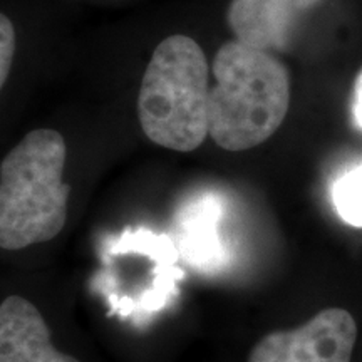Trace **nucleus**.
Listing matches in <instances>:
<instances>
[{
	"instance_id": "1",
	"label": "nucleus",
	"mask_w": 362,
	"mask_h": 362,
	"mask_svg": "<svg viewBox=\"0 0 362 362\" xmlns=\"http://www.w3.org/2000/svg\"><path fill=\"white\" fill-rule=\"evenodd\" d=\"M210 136L221 149L245 151L282 126L291 106V76L279 59L230 40L214 59Z\"/></svg>"
},
{
	"instance_id": "2",
	"label": "nucleus",
	"mask_w": 362,
	"mask_h": 362,
	"mask_svg": "<svg viewBox=\"0 0 362 362\" xmlns=\"http://www.w3.org/2000/svg\"><path fill=\"white\" fill-rule=\"evenodd\" d=\"M66 141L54 129H35L0 166V247L22 250L49 242L67 218L71 187L62 181Z\"/></svg>"
},
{
	"instance_id": "3",
	"label": "nucleus",
	"mask_w": 362,
	"mask_h": 362,
	"mask_svg": "<svg viewBox=\"0 0 362 362\" xmlns=\"http://www.w3.org/2000/svg\"><path fill=\"white\" fill-rule=\"evenodd\" d=\"M144 134L158 146L188 153L210 134V86L203 49L188 35H170L153 52L138 96Z\"/></svg>"
},
{
	"instance_id": "4",
	"label": "nucleus",
	"mask_w": 362,
	"mask_h": 362,
	"mask_svg": "<svg viewBox=\"0 0 362 362\" xmlns=\"http://www.w3.org/2000/svg\"><path fill=\"white\" fill-rule=\"evenodd\" d=\"M357 341L354 317L329 307L292 330H275L253 346L247 362H351Z\"/></svg>"
},
{
	"instance_id": "5",
	"label": "nucleus",
	"mask_w": 362,
	"mask_h": 362,
	"mask_svg": "<svg viewBox=\"0 0 362 362\" xmlns=\"http://www.w3.org/2000/svg\"><path fill=\"white\" fill-rule=\"evenodd\" d=\"M0 362H79L57 351L37 307L21 296L0 305Z\"/></svg>"
},
{
	"instance_id": "6",
	"label": "nucleus",
	"mask_w": 362,
	"mask_h": 362,
	"mask_svg": "<svg viewBox=\"0 0 362 362\" xmlns=\"http://www.w3.org/2000/svg\"><path fill=\"white\" fill-rule=\"evenodd\" d=\"M320 0H232L230 29L240 42L269 51L282 49L298 17Z\"/></svg>"
},
{
	"instance_id": "7",
	"label": "nucleus",
	"mask_w": 362,
	"mask_h": 362,
	"mask_svg": "<svg viewBox=\"0 0 362 362\" xmlns=\"http://www.w3.org/2000/svg\"><path fill=\"white\" fill-rule=\"evenodd\" d=\"M218 206L214 200L193 203L180 218L181 247L192 257L193 262L206 264L208 255L218 257L220 245L215 238V220Z\"/></svg>"
},
{
	"instance_id": "8",
	"label": "nucleus",
	"mask_w": 362,
	"mask_h": 362,
	"mask_svg": "<svg viewBox=\"0 0 362 362\" xmlns=\"http://www.w3.org/2000/svg\"><path fill=\"white\" fill-rule=\"evenodd\" d=\"M334 205L341 218L362 228V165L342 175L332 188Z\"/></svg>"
},
{
	"instance_id": "9",
	"label": "nucleus",
	"mask_w": 362,
	"mask_h": 362,
	"mask_svg": "<svg viewBox=\"0 0 362 362\" xmlns=\"http://www.w3.org/2000/svg\"><path fill=\"white\" fill-rule=\"evenodd\" d=\"M16 52V30L6 13L0 16V86L6 84Z\"/></svg>"
},
{
	"instance_id": "10",
	"label": "nucleus",
	"mask_w": 362,
	"mask_h": 362,
	"mask_svg": "<svg viewBox=\"0 0 362 362\" xmlns=\"http://www.w3.org/2000/svg\"><path fill=\"white\" fill-rule=\"evenodd\" d=\"M352 115H354V121L357 128L362 129V69L357 74L354 83V103H352Z\"/></svg>"
}]
</instances>
